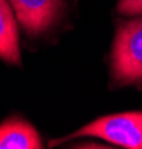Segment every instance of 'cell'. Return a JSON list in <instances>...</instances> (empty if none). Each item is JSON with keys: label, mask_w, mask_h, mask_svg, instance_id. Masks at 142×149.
<instances>
[{"label": "cell", "mask_w": 142, "mask_h": 149, "mask_svg": "<svg viewBox=\"0 0 142 149\" xmlns=\"http://www.w3.org/2000/svg\"><path fill=\"white\" fill-rule=\"evenodd\" d=\"M111 72L117 85L142 84V18L117 29L111 52Z\"/></svg>", "instance_id": "1"}, {"label": "cell", "mask_w": 142, "mask_h": 149, "mask_svg": "<svg viewBox=\"0 0 142 149\" xmlns=\"http://www.w3.org/2000/svg\"><path fill=\"white\" fill-rule=\"evenodd\" d=\"M17 19L32 36L48 31L63 12V0H9Z\"/></svg>", "instance_id": "3"}, {"label": "cell", "mask_w": 142, "mask_h": 149, "mask_svg": "<svg viewBox=\"0 0 142 149\" xmlns=\"http://www.w3.org/2000/svg\"><path fill=\"white\" fill-rule=\"evenodd\" d=\"M15 17L8 0H0V58L9 64H20L21 61Z\"/></svg>", "instance_id": "5"}, {"label": "cell", "mask_w": 142, "mask_h": 149, "mask_svg": "<svg viewBox=\"0 0 142 149\" xmlns=\"http://www.w3.org/2000/svg\"><path fill=\"white\" fill-rule=\"evenodd\" d=\"M117 10L121 15H142V0H118Z\"/></svg>", "instance_id": "6"}, {"label": "cell", "mask_w": 142, "mask_h": 149, "mask_svg": "<svg viewBox=\"0 0 142 149\" xmlns=\"http://www.w3.org/2000/svg\"><path fill=\"white\" fill-rule=\"evenodd\" d=\"M42 140L29 122L9 119L0 125V149H39Z\"/></svg>", "instance_id": "4"}, {"label": "cell", "mask_w": 142, "mask_h": 149, "mask_svg": "<svg viewBox=\"0 0 142 149\" xmlns=\"http://www.w3.org/2000/svg\"><path fill=\"white\" fill-rule=\"evenodd\" d=\"M79 136L99 137L127 149H142V112H124L102 116L67 137L51 142V145H58Z\"/></svg>", "instance_id": "2"}]
</instances>
